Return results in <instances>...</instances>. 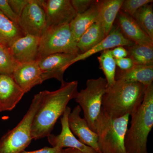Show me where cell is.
<instances>
[{
    "mask_svg": "<svg viewBox=\"0 0 153 153\" xmlns=\"http://www.w3.org/2000/svg\"><path fill=\"white\" fill-rule=\"evenodd\" d=\"M78 81L64 82L54 91L44 90L41 105L32 126V139L37 140L51 134L57 120L63 115L69 102L78 93Z\"/></svg>",
    "mask_w": 153,
    "mask_h": 153,
    "instance_id": "cell-1",
    "label": "cell"
},
{
    "mask_svg": "<svg viewBox=\"0 0 153 153\" xmlns=\"http://www.w3.org/2000/svg\"><path fill=\"white\" fill-rule=\"evenodd\" d=\"M147 86L139 82L116 80L112 85L106 87L102 108L114 118L131 116L142 103Z\"/></svg>",
    "mask_w": 153,
    "mask_h": 153,
    "instance_id": "cell-2",
    "label": "cell"
},
{
    "mask_svg": "<svg viewBox=\"0 0 153 153\" xmlns=\"http://www.w3.org/2000/svg\"><path fill=\"white\" fill-rule=\"evenodd\" d=\"M125 138L127 153H149L148 138L153 126V84L148 85L142 103L131 115Z\"/></svg>",
    "mask_w": 153,
    "mask_h": 153,
    "instance_id": "cell-3",
    "label": "cell"
},
{
    "mask_svg": "<svg viewBox=\"0 0 153 153\" xmlns=\"http://www.w3.org/2000/svg\"><path fill=\"white\" fill-rule=\"evenodd\" d=\"M129 117L128 114L116 118L110 117L101 108L96 133L102 153H127L124 141Z\"/></svg>",
    "mask_w": 153,
    "mask_h": 153,
    "instance_id": "cell-4",
    "label": "cell"
},
{
    "mask_svg": "<svg viewBox=\"0 0 153 153\" xmlns=\"http://www.w3.org/2000/svg\"><path fill=\"white\" fill-rule=\"evenodd\" d=\"M40 91L34 96L27 113L14 128L0 140V153H20L25 151L32 140L31 130L34 117L42 102Z\"/></svg>",
    "mask_w": 153,
    "mask_h": 153,
    "instance_id": "cell-5",
    "label": "cell"
},
{
    "mask_svg": "<svg viewBox=\"0 0 153 153\" xmlns=\"http://www.w3.org/2000/svg\"><path fill=\"white\" fill-rule=\"evenodd\" d=\"M57 53L79 54L77 42L71 33L69 24L47 28L40 38L37 60Z\"/></svg>",
    "mask_w": 153,
    "mask_h": 153,
    "instance_id": "cell-6",
    "label": "cell"
},
{
    "mask_svg": "<svg viewBox=\"0 0 153 153\" xmlns=\"http://www.w3.org/2000/svg\"><path fill=\"white\" fill-rule=\"evenodd\" d=\"M107 87L105 78L88 79L86 87L76 94L75 101L83 111L84 118L90 128L96 132L97 122L101 112L103 96Z\"/></svg>",
    "mask_w": 153,
    "mask_h": 153,
    "instance_id": "cell-7",
    "label": "cell"
},
{
    "mask_svg": "<svg viewBox=\"0 0 153 153\" xmlns=\"http://www.w3.org/2000/svg\"><path fill=\"white\" fill-rule=\"evenodd\" d=\"M43 0H30L18 20V25L25 35L41 38L47 28Z\"/></svg>",
    "mask_w": 153,
    "mask_h": 153,
    "instance_id": "cell-8",
    "label": "cell"
},
{
    "mask_svg": "<svg viewBox=\"0 0 153 153\" xmlns=\"http://www.w3.org/2000/svg\"><path fill=\"white\" fill-rule=\"evenodd\" d=\"M78 55L68 53H57L39 58L36 60L42 74L43 81L55 78L61 84L64 72L70 66L72 60Z\"/></svg>",
    "mask_w": 153,
    "mask_h": 153,
    "instance_id": "cell-9",
    "label": "cell"
},
{
    "mask_svg": "<svg viewBox=\"0 0 153 153\" xmlns=\"http://www.w3.org/2000/svg\"><path fill=\"white\" fill-rule=\"evenodd\" d=\"M42 6L46 15V29L69 24L77 15L71 0H43Z\"/></svg>",
    "mask_w": 153,
    "mask_h": 153,
    "instance_id": "cell-10",
    "label": "cell"
},
{
    "mask_svg": "<svg viewBox=\"0 0 153 153\" xmlns=\"http://www.w3.org/2000/svg\"><path fill=\"white\" fill-rule=\"evenodd\" d=\"M71 111L70 107L67 106L60 119L62 126L61 132L57 135L51 134L48 136L47 137L49 144L53 147L76 149L82 153H97L92 148L80 142L72 133L68 123V115Z\"/></svg>",
    "mask_w": 153,
    "mask_h": 153,
    "instance_id": "cell-11",
    "label": "cell"
},
{
    "mask_svg": "<svg viewBox=\"0 0 153 153\" xmlns=\"http://www.w3.org/2000/svg\"><path fill=\"white\" fill-rule=\"evenodd\" d=\"M81 111L80 107L77 105L70 113L68 117L69 128L80 142L97 153H102L99 147L97 134L90 128L85 118L80 117Z\"/></svg>",
    "mask_w": 153,
    "mask_h": 153,
    "instance_id": "cell-12",
    "label": "cell"
},
{
    "mask_svg": "<svg viewBox=\"0 0 153 153\" xmlns=\"http://www.w3.org/2000/svg\"><path fill=\"white\" fill-rule=\"evenodd\" d=\"M40 38L25 35L17 38L8 46L14 59L19 64L36 61Z\"/></svg>",
    "mask_w": 153,
    "mask_h": 153,
    "instance_id": "cell-13",
    "label": "cell"
},
{
    "mask_svg": "<svg viewBox=\"0 0 153 153\" xmlns=\"http://www.w3.org/2000/svg\"><path fill=\"white\" fill-rule=\"evenodd\" d=\"M12 75L25 94L44 82L42 72L37 61L18 64Z\"/></svg>",
    "mask_w": 153,
    "mask_h": 153,
    "instance_id": "cell-14",
    "label": "cell"
},
{
    "mask_svg": "<svg viewBox=\"0 0 153 153\" xmlns=\"http://www.w3.org/2000/svg\"><path fill=\"white\" fill-rule=\"evenodd\" d=\"M25 94L13 75L0 74V112L13 109Z\"/></svg>",
    "mask_w": 153,
    "mask_h": 153,
    "instance_id": "cell-15",
    "label": "cell"
},
{
    "mask_svg": "<svg viewBox=\"0 0 153 153\" xmlns=\"http://www.w3.org/2000/svg\"><path fill=\"white\" fill-rule=\"evenodd\" d=\"M117 27L125 38L140 45L153 47V41L144 32L133 18L120 10L116 18Z\"/></svg>",
    "mask_w": 153,
    "mask_h": 153,
    "instance_id": "cell-16",
    "label": "cell"
},
{
    "mask_svg": "<svg viewBox=\"0 0 153 153\" xmlns=\"http://www.w3.org/2000/svg\"><path fill=\"white\" fill-rule=\"evenodd\" d=\"M134 44L128 40L123 36L118 27L111 30L110 32L96 46L88 52L79 54L72 60L71 65L80 60H84L99 52H102L108 49H111L118 47H129Z\"/></svg>",
    "mask_w": 153,
    "mask_h": 153,
    "instance_id": "cell-17",
    "label": "cell"
},
{
    "mask_svg": "<svg viewBox=\"0 0 153 153\" xmlns=\"http://www.w3.org/2000/svg\"><path fill=\"white\" fill-rule=\"evenodd\" d=\"M124 0L98 1V14L97 22L103 28L107 36L112 30Z\"/></svg>",
    "mask_w": 153,
    "mask_h": 153,
    "instance_id": "cell-18",
    "label": "cell"
},
{
    "mask_svg": "<svg viewBox=\"0 0 153 153\" xmlns=\"http://www.w3.org/2000/svg\"><path fill=\"white\" fill-rule=\"evenodd\" d=\"M98 14V1L84 13L77 14L69 24L70 30L76 42L91 26L97 22Z\"/></svg>",
    "mask_w": 153,
    "mask_h": 153,
    "instance_id": "cell-19",
    "label": "cell"
},
{
    "mask_svg": "<svg viewBox=\"0 0 153 153\" xmlns=\"http://www.w3.org/2000/svg\"><path fill=\"white\" fill-rule=\"evenodd\" d=\"M115 79L139 82L147 86L153 83V65H134L126 71L118 69L116 72Z\"/></svg>",
    "mask_w": 153,
    "mask_h": 153,
    "instance_id": "cell-20",
    "label": "cell"
},
{
    "mask_svg": "<svg viewBox=\"0 0 153 153\" xmlns=\"http://www.w3.org/2000/svg\"><path fill=\"white\" fill-rule=\"evenodd\" d=\"M103 28L98 22H95L83 33L77 43V47L82 54L96 46L105 37Z\"/></svg>",
    "mask_w": 153,
    "mask_h": 153,
    "instance_id": "cell-21",
    "label": "cell"
},
{
    "mask_svg": "<svg viewBox=\"0 0 153 153\" xmlns=\"http://www.w3.org/2000/svg\"><path fill=\"white\" fill-rule=\"evenodd\" d=\"M19 25L0 11V43L8 46L17 38L25 36Z\"/></svg>",
    "mask_w": 153,
    "mask_h": 153,
    "instance_id": "cell-22",
    "label": "cell"
},
{
    "mask_svg": "<svg viewBox=\"0 0 153 153\" xmlns=\"http://www.w3.org/2000/svg\"><path fill=\"white\" fill-rule=\"evenodd\" d=\"M128 57L134 65H153V47L134 44L127 47Z\"/></svg>",
    "mask_w": 153,
    "mask_h": 153,
    "instance_id": "cell-23",
    "label": "cell"
},
{
    "mask_svg": "<svg viewBox=\"0 0 153 153\" xmlns=\"http://www.w3.org/2000/svg\"><path fill=\"white\" fill-rule=\"evenodd\" d=\"M101 69L105 76L107 87L111 86L115 82L116 64L114 58L111 54V50L108 49L102 52L101 55L97 57Z\"/></svg>",
    "mask_w": 153,
    "mask_h": 153,
    "instance_id": "cell-24",
    "label": "cell"
},
{
    "mask_svg": "<svg viewBox=\"0 0 153 153\" xmlns=\"http://www.w3.org/2000/svg\"><path fill=\"white\" fill-rule=\"evenodd\" d=\"M142 30L153 41V9L152 3L143 6L133 17Z\"/></svg>",
    "mask_w": 153,
    "mask_h": 153,
    "instance_id": "cell-25",
    "label": "cell"
},
{
    "mask_svg": "<svg viewBox=\"0 0 153 153\" xmlns=\"http://www.w3.org/2000/svg\"><path fill=\"white\" fill-rule=\"evenodd\" d=\"M18 64L8 47L0 43V74L12 75Z\"/></svg>",
    "mask_w": 153,
    "mask_h": 153,
    "instance_id": "cell-26",
    "label": "cell"
},
{
    "mask_svg": "<svg viewBox=\"0 0 153 153\" xmlns=\"http://www.w3.org/2000/svg\"><path fill=\"white\" fill-rule=\"evenodd\" d=\"M153 1L152 0H125L122 5L120 10L133 18L141 7Z\"/></svg>",
    "mask_w": 153,
    "mask_h": 153,
    "instance_id": "cell-27",
    "label": "cell"
},
{
    "mask_svg": "<svg viewBox=\"0 0 153 153\" xmlns=\"http://www.w3.org/2000/svg\"><path fill=\"white\" fill-rule=\"evenodd\" d=\"M94 0H71V4L77 14L84 13L93 5Z\"/></svg>",
    "mask_w": 153,
    "mask_h": 153,
    "instance_id": "cell-28",
    "label": "cell"
},
{
    "mask_svg": "<svg viewBox=\"0 0 153 153\" xmlns=\"http://www.w3.org/2000/svg\"><path fill=\"white\" fill-rule=\"evenodd\" d=\"M0 11L10 20L18 25L19 18L11 8L8 0H0Z\"/></svg>",
    "mask_w": 153,
    "mask_h": 153,
    "instance_id": "cell-29",
    "label": "cell"
},
{
    "mask_svg": "<svg viewBox=\"0 0 153 153\" xmlns=\"http://www.w3.org/2000/svg\"><path fill=\"white\" fill-rule=\"evenodd\" d=\"M30 0H8L14 13L19 18Z\"/></svg>",
    "mask_w": 153,
    "mask_h": 153,
    "instance_id": "cell-30",
    "label": "cell"
},
{
    "mask_svg": "<svg viewBox=\"0 0 153 153\" xmlns=\"http://www.w3.org/2000/svg\"><path fill=\"white\" fill-rule=\"evenodd\" d=\"M115 61L116 66L119 67L120 70L122 71L128 70L134 66L133 62L128 57L115 59Z\"/></svg>",
    "mask_w": 153,
    "mask_h": 153,
    "instance_id": "cell-31",
    "label": "cell"
},
{
    "mask_svg": "<svg viewBox=\"0 0 153 153\" xmlns=\"http://www.w3.org/2000/svg\"><path fill=\"white\" fill-rule=\"evenodd\" d=\"M111 50V54L115 59L125 58L128 56V52L124 47H118L113 48Z\"/></svg>",
    "mask_w": 153,
    "mask_h": 153,
    "instance_id": "cell-32",
    "label": "cell"
},
{
    "mask_svg": "<svg viewBox=\"0 0 153 153\" xmlns=\"http://www.w3.org/2000/svg\"><path fill=\"white\" fill-rule=\"evenodd\" d=\"M62 149H63L58 147H45L38 150L31 151V152L24 151L20 153H60Z\"/></svg>",
    "mask_w": 153,
    "mask_h": 153,
    "instance_id": "cell-33",
    "label": "cell"
},
{
    "mask_svg": "<svg viewBox=\"0 0 153 153\" xmlns=\"http://www.w3.org/2000/svg\"><path fill=\"white\" fill-rule=\"evenodd\" d=\"M61 153H82L76 149L68 148L61 150Z\"/></svg>",
    "mask_w": 153,
    "mask_h": 153,
    "instance_id": "cell-34",
    "label": "cell"
},
{
    "mask_svg": "<svg viewBox=\"0 0 153 153\" xmlns=\"http://www.w3.org/2000/svg\"></svg>",
    "mask_w": 153,
    "mask_h": 153,
    "instance_id": "cell-35",
    "label": "cell"
}]
</instances>
